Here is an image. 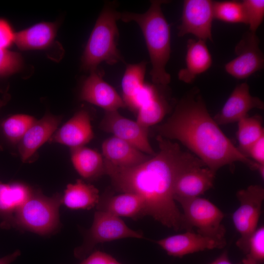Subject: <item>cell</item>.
Returning a JSON list of instances; mask_svg holds the SVG:
<instances>
[{
	"instance_id": "obj_1",
	"label": "cell",
	"mask_w": 264,
	"mask_h": 264,
	"mask_svg": "<svg viewBox=\"0 0 264 264\" xmlns=\"http://www.w3.org/2000/svg\"><path fill=\"white\" fill-rule=\"evenodd\" d=\"M156 140L158 153L136 166L119 167L104 159L105 173L116 190L134 193L142 198L146 216L175 231H189L174 199L175 185L184 172L206 165L177 143L159 135Z\"/></svg>"
},
{
	"instance_id": "obj_2",
	"label": "cell",
	"mask_w": 264,
	"mask_h": 264,
	"mask_svg": "<svg viewBox=\"0 0 264 264\" xmlns=\"http://www.w3.org/2000/svg\"><path fill=\"white\" fill-rule=\"evenodd\" d=\"M159 135L176 139L211 170L241 162L255 170L257 163L242 153L210 115L198 90L183 97L171 116L157 127Z\"/></svg>"
},
{
	"instance_id": "obj_3",
	"label": "cell",
	"mask_w": 264,
	"mask_h": 264,
	"mask_svg": "<svg viewBox=\"0 0 264 264\" xmlns=\"http://www.w3.org/2000/svg\"><path fill=\"white\" fill-rule=\"evenodd\" d=\"M167 1H151L148 10L142 14L130 12L121 13L123 22H134L140 27L146 42L152 64L150 75L153 83L165 87L171 81L166 66L171 54L170 28L162 10Z\"/></svg>"
},
{
	"instance_id": "obj_4",
	"label": "cell",
	"mask_w": 264,
	"mask_h": 264,
	"mask_svg": "<svg viewBox=\"0 0 264 264\" xmlns=\"http://www.w3.org/2000/svg\"><path fill=\"white\" fill-rule=\"evenodd\" d=\"M121 12L112 3L106 4L99 15L85 48L82 58V68L90 72L97 69L105 62L114 65L123 60L117 47L119 37L117 21Z\"/></svg>"
},
{
	"instance_id": "obj_5",
	"label": "cell",
	"mask_w": 264,
	"mask_h": 264,
	"mask_svg": "<svg viewBox=\"0 0 264 264\" xmlns=\"http://www.w3.org/2000/svg\"><path fill=\"white\" fill-rule=\"evenodd\" d=\"M62 195L51 197L33 190L28 199L15 212L12 227L45 236L57 232L61 226L59 208Z\"/></svg>"
},
{
	"instance_id": "obj_6",
	"label": "cell",
	"mask_w": 264,
	"mask_h": 264,
	"mask_svg": "<svg viewBox=\"0 0 264 264\" xmlns=\"http://www.w3.org/2000/svg\"><path fill=\"white\" fill-rule=\"evenodd\" d=\"M143 239V234L128 227L120 218L108 212L97 210L92 224L86 231L82 244L74 250V256L83 259L90 254L99 243L126 238Z\"/></svg>"
},
{
	"instance_id": "obj_7",
	"label": "cell",
	"mask_w": 264,
	"mask_h": 264,
	"mask_svg": "<svg viewBox=\"0 0 264 264\" xmlns=\"http://www.w3.org/2000/svg\"><path fill=\"white\" fill-rule=\"evenodd\" d=\"M181 205L185 223L189 230L193 227L197 233L220 241L226 242V229L221 222L223 212L212 202L200 197L177 198Z\"/></svg>"
},
{
	"instance_id": "obj_8",
	"label": "cell",
	"mask_w": 264,
	"mask_h": 264,
	"mask_svg": "<svg viewBox=\"0 0 264 264\" xmlns=\"http://www.w3.org/2000/svg\"><path fill=\"white\" fill-rule=\"evenodd\" d=\"M237 197L240 204L232 215V220L240 238L237 246L246 255L249 239L257 228L264 199V189L260 185H250L238 191Z\"/></svg>"
},
{
	"instance_id": "obj_9",
	"label": "cell",
	"mask_w": 264,
	"mask_h": 264,
	"mask_svg": "<svg viewBox=\"0 0 264 264\" xmlns=\"http://www.w3.org/2000/svg\"><path fill=\"white\" fill-rule=\"evenodd\" d=\"M213 3L210 0H184L178 36L191 34L199 40L213 41Z\"/></svg>"
},
{
	"instance_id": "obj_10",
	"label": "cell",
	"mask_w": 264,
	"mask_h": 264,
	"mask_svg": "<svg viewBox=\"0 0 264 264\" xmlns=\"http://www.w3.org/2000/svg\"><path fill=\"white\" fill-rule=\"evenodd\" d=\"M259 43L256 33L248 31L244 33L235 46L236 57L225 65L226 72L236 79H243L262 69L264 56Z\"/></svg>"
},
{
	"instance_id": "obj_11",
	"label": "cell",
	"mask_w": 264,
	"mask_h": 264,
	"mask_svg": "<svg viewBox=\"0 0 264 264\" xmlns=\"http://www.w3.org/2000/svg\"><path fill=\"white\" fill-rule=\"evenodd\" d=\"M100 128L149 155L156 154L149 141V129L123 116L118 110L106 111L100 123Z\"/></svg>"
},
{
	"instance_id": "obj_12",
	"label": "cell",
	"mask_w": 264,
	"mask_h": 264,
	"mask_svg": "<svg viewBox=\"0 0 264 264\" xmlns=\"http://www.w3.org/2000/svg\"><path fill=\"white\" fill-rule=\"evenodd\" d=\"M103 73L97 69L90 72L80 92V99L98 106L106 111L118 110L126 106L115 89L103 79Z\"/></svg>"
},
{
	"instance_id": "obj_13",
	"label": "cell",
	"mask_w": 264,
	"mask_h": 264,
	"mask_svg": "<svg viewBox=\"0 0 264 264\" xmlns=\"http://www.w3.org/2000/svg\"><path fill=\"white\" fill-rule=\"evenodd\" d=\"M155 242L169 255L179 258L206 249H221L226 244V242L206 237L192 230L170 236Z\"/></svg>"
},
{
	"instance_id": "obj_14",
	"label": "cell",
	"mask_w": 264,
	"mask_h": 264,
	"mask_svg": "<svg viewBox=\"0 0 264 264\" xmlns=\"http://www.w3.org/2000/svg\"><path fill=\"white\" fill-rule=\"evenodd\" d=\"M264 107L262 100L250 94L249 87L244 82L234 88L221 110L213 118L219 125L232 123L247 116L251 110H262Z\"/></svg>"
},
{
	"instance_id": "obj_15",
	"label": "cell",
	"mask_w": 264,
	"mask_h": 264,
	"mask_svg": "<svg viewBox=\"0 0 264 264\" xmlns=\"http://www.w3.org/2000/svg\"><path fill=\"white\" fill-rule=\"evenodd\" d=\"M90 115L85 110H81L60 128L57 129L49 141L65 145L70 148L84 146L93 138Z\"/></svg>"
},
{
	"instance_id": "obj_16",
	"label": "cell",
	"mask_w": 264,
	"mask_h": 264,
	"mask_svg": "<svg viewBox=\"0 0 264 264\" xmlns=\"http://www.w3.org/2000/svg\"><path fill=\"white\" fill-rule=\"evenodd\" d=\"M60 116L46 114L29 128L18 145L22 160L27 161L38 149L49 140L59 125Z\"/></svg>"
},
{
	"instance_id": "obj_17",
	"label": "cell",
	"mask_w": 264,
	"mask_h": 264,
	"mask_svg": "<svg viewBox=\"0 0 264 264\" xmlns=\"http://www.w3.org/2000/svg\"><path fill=\"white\" fill-rule=\"evenodd\" d=\"M215 175V172L206 166H197L184 172L176 182L175 200L199 197L212 188Z\"/></svg>"
},
{
	"instance_id": "obj_18",
	"label": "cell",
	"mask_w": 264,
	"mask_h": 264,
	"mask_svg": "<svg viewBox=\"0 0 264 264\" xmlns=\"http://www.w3.org/2000/svg\"><path fill=\"white\" fill-rule=\"evenodd\" d=\"M102 150L104 159L119 167H133L143 163L151 157L126 141L114 136L104 141Z\"/></svg>"
},
{
	"instance_id": "obj_19",
	"label": "cell",
	"mask_w": 264,
	"mask_h": 264,
	"mask_svg": "<svg viewBox=\"0 0 264 264\" xmlns=\"http://www.w3.org/2000/svg\"><path fill=\"white\" fill-rule=\"evenodd\" d=\"M96 207L97 210L119 218L127 217L136 220L146 216L143 200L138 195L132 193L100 197Z\"/></svg>"
},
{
	"instance_id": "obj_20",
	"label": "cell",
	"mask_w": 264,
	"mask_h": 264,
	"mask_svg": "<svg viewBox=\"0 0 264 264\" xmlns=\"http://www.w3.org/2000/svg\"><path fill=\"white\" fill-rule=\"evenodd\" d=\"M185 62L186 66L179 70L178 77L179 80L189 84L212 65V57L205 41L193 39L187 41Z\"/></svg>"
},
{
	"instance_id": "obj_21",
	"label": "cell",
	"mask_w": 264,
	"mask_h": 264,
	"mask_svg": "<svg viewBox=\"0 0 264 264\" xmlns=\"http://www.w3.org/2000/svg\"><path fill=\"white\" fill-rule=\"evenodd\" d=\"M33 190L21 182L4 183L0 182V217L1 226L8 229L12 227L16 210L28 199Z\"/></svg>"
},
{
	"instance_id": "obj_22",
	"label": "cell",
	"mask_w": 264,
	"mask_h": 264,
	"mask_svg": "<svg viewBox=\"0 0 264 264\" xmlns=\"http://www.w3.org/2000/svg\"><path fill=\"white\" fill-rule=\"evenodd\" d=\"M58 26L57 22H39L16 32L14 44L22 50L44 49L52 44Z\"/></svg>"
},
{
	"instance_id": "obj_23",
	"label": "cell",
	"mask_w": 264,
	"mask_h": 264,
	"mask_svg": "<svg viewBox=\"0 0 264 264\" xmlns=\"http://www.w3.org/2000/svg\"><path fill=\"white\" fill-rule=\"evenodd\" d=\"M100 196L94 185L78 179L68 184L62 196V204L71 209L89 210L96 207Z\"/></svg>"
},
{
	"instance_id": "obj_24",
	"label": "cell",
	"mask_w": 264,
	"mask_h": 264,
	"mask_svg": "<svg viewBox=\"0 0 264 264\" xmlns=\"http://www.w3.org/2000/svg\"><path fill=\"white\" fill-rule=\"evenodd\" d=\"M70 153L75 169L84 179L92 180L105 173L104 159L98 152L84 146L71 148Z\"/></svg>"
},
{
	"instance_id": "obj_25",
	"label": "cell",
	"mask_w": 264,
	"mask_h": 264,
	"mask_svg": "<svg viewBox=\"0 0 264 264\" xmlns=\"http://www.w3.org/2000/svg\"><path fill=\"white\" fill-rule=\"evenodd\" d=\"M147 62L128 65L122 80V99L126 108L145 84Z\"/></svg>"
},
{
	"instance_id": "obj_26",
	"label": "cell",
	"mask_w": 264,
	"mask_h": 264,
	"mask_svg": "<svg viewBox=\"0 0 264 264\" xmlns=\"http://www.w3.org/2000/svg\"><path fill=\"white\" fill-rule=\"evenodd\" d=\"M169 110L168 103L159 92L154 97L143 105L137 111L136 121L141 126L149 129L160 122Z\"/></svg>"
},
{
	"instance_id": "obj_27",
	"label": "cell",
	"mask_w": 264,
	"mask_h": 264,
	"mask_svg": "<svg viewBox=\"0 0 264 264\" xmlns=\"http://www.w3.org/2000/svg\"><path fill=\"white\" fill-rule=\"evenodd\" d=\"M238 122V148L244 154L251 145L264 135L262 118L259 116H247Z\"/></svg>"
},
{
	"instance_id": "obj_28",
	"label": "cell",
	"mask_w": 264,
	"mask_h": 264,
	"mask_svg": "<svg viewBox=\"0 0 264 264\" xmlns=\"http://www.w3.org/2000/svg\"><path fill=\"white\" fill-rule=\"evenodd\" d=\"M29 115L17 114L4 119L0 124L3 136L11 144H18L29 128L36 121Z\"/></svg>"
},
{
	"instance_id": "obj_29",
	"label": "cell",
	"mask_w": 264,
	"mask_h": 264,
	"mask_svg": "<svg viewBox=\"0 0 264 264\" xmlns=\"http://www.w3.org/2000/svg\"><path fill=\"white\" fill-rule=\"evenodd\" d=\"M214 18L223 22L246 24L242 2L236 0L214 1Z\"/></svg>"
},
{
	"instance_id": "obj_30",
	"label": "cell",
	"mask_w": 264,
	"mask_h": 264,
	"mask_svg": "<svg viewBox=\"0 0 264 264\" xmlns=\"http://www.w3.org/2000/svg\"><path fill=\"white\" fill-rule=\"evenodd\" d=\"M23 60L21 54L0 48V77H5L21 70Z\"/></svg>"
},
{
	"instance_id": "obj_31",
	"label": "cell",
	"mask_w": 264,
	"mask_h": 264,
	"mask_svg": "<svg viewBox=\"0 0 264 264\" xmlns=\"http://www.w3.org/2000/svg\"><path fill=\"white\" fill-rule=\"evenodd\" d=\"M249 31L256 33L264 18V0H244L242 1Z\"/></svg>"
},
{
	"instance_id": "obj_32",
	"label": "cell",
	"mask_w": 264,
	"mask_h": 264,
	"mask_svg": "<svg viewBox=\"0 0 264 264\" xmlns=\"http://www.w3.org/2000/svg\"><path fill=\"white\" fill-rule=\"evenodd\" d=\"M249 256L258 264L264 261V227L257 228L251 236L248 243Z\"/></svg>"
},
{
	"instance_id": "obj_33",
	"label": "cell",
	"mask_w": 264,
	"mask_h": 264,
	"mask_svg": "<svg viewBox=\"0 0 264 264\" xmlns=\"http://www.w3.org/2000/svg\"><path fill=\"white\" fill-rule=\"evenodd\" d=\"M15 34L10 23L0 18V48L8 49L14 43Z\"/></svg>"
},
{
	"instance_id": "obj_34",
	"label": "cell",
	"mask_w": 264,
	"mask_h": 264,
	"mask_svg": "<svg viewBox=\"0 0 264 264\" xmlns=\"http://www.w3.org/2000/svg\"><path fill=\"white\" fill-rule=\"evenodd\" d=\"M244 154L253 159L255 163L264 165V135L251 145Z\"/></svg>"
},
{
	"instance_id": "obj_35",
	"label": "cell",
	"mask_w": 264,
	"mask_h": 264,
	"mask_svg": "<svg viewBox=\"0 0 264 264\" xmlns=\"http://www.w3.org/2000/svg\"><path fill=\"white\" fill-rule=\"evenodd\" d=\"M21 254V251L17 250L10 254L0 258V264H10L20 256Z\"/></svg>"
},
{
	"instance_id": "obj_36",
	"label": "cell",
	"mask_w": 264,
	"mask_h": 264,
	"mask_svg": "<svg viewBox=\"0 0 264 264\" xmlns=\"http://www.w3.org/2000/svg\"><path fill=\"white\" fill-rule=\"evenodd\" d=\"M209 264H233L229 259L227 251H224L217 259Z\"/></svg>"
},
{
	"instance_id": "obj_37",
	"label": "cell",
	"mask_w": 264,
	"mask_h": 264,
	"mask_svg": "<svg viewBox=\"0 0 264 264\" xmlns=\"http://www.w3.org/2000/svg\"><path fill=\"white\" fill-rule=\"evenodd\" d=\"M243 264H258L255 261H254L249 256L246 255L245 258L242 260Z\"/></svg>"
},
{
	"instance_id": "obj_38",
	"label": "cell",
	"mask_w": 264,
	"mask_h": 264,
	"mask_svg": "<svg viewBox=\"0 0 264 264\" xmlns=\"http://www.w3.org/2000/svg\"><path fill=\"white\" fill-rule=\"evenodd\" d=\"M107 264H121L117 261L114 258L110 255Z\"/></svg>"
},
{
	"instance_id": "obj_39",
	"label": "cell",
	"mask_w": 264,
	"mask_h": 264,
	"mask_svg": "<svg viewBox=\"0 0 264 264\" xmlns=\"http://www.w3.org/2000/svg\"><path fill=\"white\" fill-rule=\"evenodd\" d=\"M8 99V96H6L2 98H0V109L6 104Z\"/></svg>"
}]
</instances>
